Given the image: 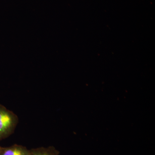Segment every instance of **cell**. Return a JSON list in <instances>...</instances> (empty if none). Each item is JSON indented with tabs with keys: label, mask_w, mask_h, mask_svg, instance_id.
Instances as JSON below:
<instances>
[{
	"label": "cell",
	"mask_w": 155,
	"mask_h": 155,
	"mask_svg": "<svg viewBox=\"0 0 155 155\" xmlns=\"http://www.w3.org/2000/svg\"><path fill=\"white\" fill-rule=\"evenodd\" d=\"M18 122L17 115L0 104V141L14 133Z\"/></svg>",
	"instance_id": "obj_1"
},
{
	"label": "cell",
	"mask_w": 155,
	"mask_h": 155,
	"mask_svg": "<svg viewBox=\"0 0 155 155\" xmlns=\"http://www.w3.org/2000/svg\"><path fill=\"white\" fill-rule=\"evenodd\" d=\"M0 155H29V150L18 144L6 147H0Z\"/></svg>",
	"instance_id": "obj_2"
},
{
	"label": "cell",
	"mask_w": 155,
	"mask_h": 155,
	"mask_svg": "<svg viewBox=\"0 0 155 155\" xmlns=\"http://www.w3.org/2000/svg\"><path fill=\"white\" fill-rule=\"evenodd\" d=\"M60 152L54 147H40L29 150V155H59Z\"/></svg>",
	"instance_id": "obj_3"
}]
</instances>
